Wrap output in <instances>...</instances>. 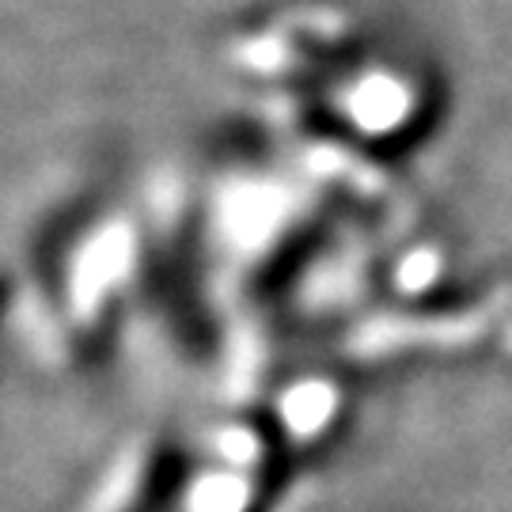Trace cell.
<instances>
[{"label":"cell","instance_id":"6da1fadb","mask_svg":"<svg viewBox=\"0 0 512 512\" xmlns=\"http://www.w3.org/2000/svg\"><path fill=\"white\" fill-rule=\"evenodd\" d=\"M183 475L186 467L179 452H160L145 471V478H141V490H137V497H133V505L126 512H164L167 497L183 486Z\"/></svg>","mask_w":512,"mask_h":512}]
</instances>
